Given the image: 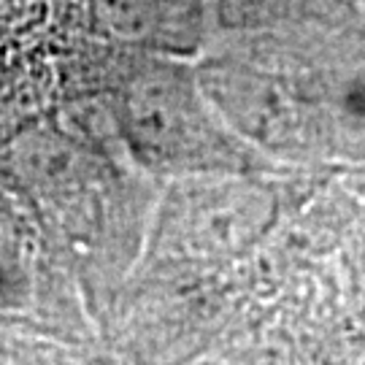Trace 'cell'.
<instances>
[{
	"label": "cell",
	"instance_id": "1",
	"mask_svg": "<svg viewBox=\"0 0 365 365\" xmlns=\"http://www.w3.org/2000/svg\"><path fill=\"white\" fill-rule=\"evenodd\" d=\"M119 128L146 168L225 170L244 160V149L227 133L206 87L195 73L168 60H152L125 84Z\"/></svg>",
	"mask_w": 365,
	"mask_h": 365
},
{
	"label": "cell",
	"instance_id": "4",
	"mask_svg": "<svg viewBox=\"0 0 365 365\" xmlns=\"http://www.w3.org/2000/svg\"><path fill=\"white\" fill-rule=\"evenodd\" d=\"M14 262H16V244H14V233L6 227V222L0 220V282L9 276Z\"/></svg>",
	"mask_w": 365,
	"mask_h": 365
},
{
	"label": "cell",
	"instance_id": "2",
	"mask_svg": "<svg viewBox=\"0 0 365 365\" xmlns=\"http://www.w3.org/2000/svg\"><path fill=\"white\" fill-rule=\"evenodd\" d=\"M98 27L152 52H184L200 36L203 0H90Z\"/></svg>",
	"mask_w": 365,
	"mask_h": 365
},
{
	"label": "cell",
	"instance_id": "3",
	"mask_svg": "<svg viewBox=\"0 0 365 365\" xmlns=\"http://www.w3.org/2000/svg\"><path fill=\"white\" fill-rule=\"evenodd\" d=\"M319 95L322 98L312 103H322V111L341 133L365 135V76L349 73L333 78L319 90Z\"/></svg>",
	"mask_w": 365,
	"mask_h": 365
}]
</instances>
